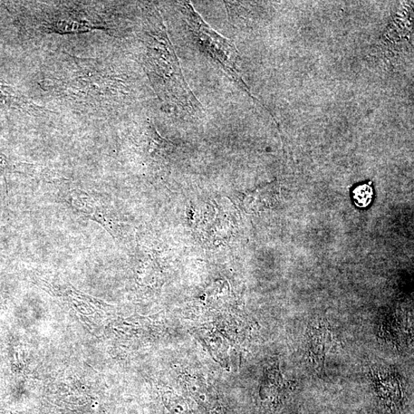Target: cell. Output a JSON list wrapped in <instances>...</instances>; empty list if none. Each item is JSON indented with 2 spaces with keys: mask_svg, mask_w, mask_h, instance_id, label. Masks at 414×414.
<instances>
[{
  "mask_svg": "<svg viewBox=\"0 0 414 414\" xmlns=\"http://www.w3.org/2000/svg\"><path fill=\"white\" fill-rule=\"evenodd\" d=\"M150 50L153 69L163 82V89L169 98L177 100L178 104L196 111L197 100L194 98L184 80L180 66L168 38L165 33L155 37ZM151 65V66H152Z\"/></svg>",
  "mask_w": 414,
  "mask_h": 414,
  "instance_id": "obj_1",
  "label": "cell"
},
{
  "mask_svg": "<svg viewBox=\"0 0 414 414\" xmlns=\"http://www.w3.org/2000/svg\"><path fill=\"white\" fill-rule=\"evenodd\" d=\"M187 21L202 47L240 85L246 86L239 74L238 55L234 45L217 33L190 4L183 6Z\"/></svg>",
  "mask_w": 414,
  "mask_h": 414,
  "instance_id": "obj_2",
  "label": "cell"
},
{
  "mask_svg": "<svg viewBox=\"0 0 414 414\" xmlns=\"http://www.w3.org/2000/svg\"><path fill=\"white\" fill-rule=\"evenodd\" d=\"M13 89L11 85L0 80V102L24 111L40 109V107Z\"/></svg>",
  "mask_w": 414,
  "mask_h": 414,
  "instance_id": "obj_3",
  "label": "cell"
},
{
  "mask_svg": "<svg viewBox=\"0 0 414 414\" xmlns=\"http://www.w3.org/2000/svg\"><path fill=\"white\" fill-rule=\"evenodd\" d=\"M355 204L360 207H368L371 202L373 190L371 187L364 185L356 188L354 192Z\"/></svg>",
  "mask_w": 414,
  "mask_h": 414,
  "instance_id": "obj_4",
  "label": "cell"
}]
</instances>
